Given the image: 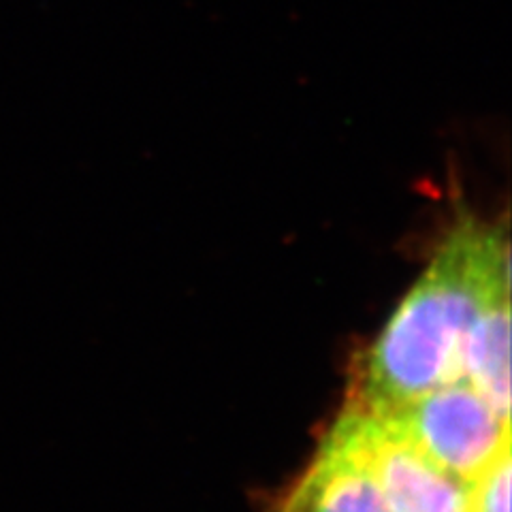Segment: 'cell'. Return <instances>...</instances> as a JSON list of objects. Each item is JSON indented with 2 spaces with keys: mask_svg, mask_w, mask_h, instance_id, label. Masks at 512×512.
I'll return each mask as SVG.
<instances>
[{
  "mask_svg": "<svg viewBox=\"0 0 512 512\" xmlns=\"http://www.w3.org/2000/svg\"><path fill=\"white\" fill-rule=\"evenodd\" d=\"M510 297L508 224L455 203V218L387 327L357 361L348 408L387 416L463 380V344L489 303Z\"/></svg>",
  "mask_w": 512,
  "mask_h": 512,
  "instance_id": "cell-1",
  "label": "cell"
},
{
  "mask_svg": "<svg viewBox=\"0 0 512 512\" xmlns=\"http://www.w3.org/2000/svg\"><path fill=\"white\" fill-rule=\"evenodd\" d=\"M461 483L474 487L510 453V423L470 382L455 380L382 416Z\"/></svg>",
  "mask_w": 512,
  "mask_h": 512,
  "instance_id": "cell-2",
  "label": "cell"
},
{
  "mask_svg": "<svg viewBox=\"0 0 512 512\" xmlns=\"http://www.w3.org/2000/svg\"><path fill=\"white\" fill-rule=\"evenodd\" d=\"M331 429L363 459L389 512H474V487L438 468L382 416L344 406Z\"/></svg>",
  "mask_w": 512,
  "mask_h": 512,
  "instance_id": "cell-3",
  "label": "cell"
},
{
  "mask_svg": "<svg viewBox=\"0 0 512 512\" xmlns=\"http://www.w3.org/2000/svg\"><path fill=\"white\" fill-rule=\"evenodd\" d=\"M278 512H389L363 459L335 429Z\"/></svg>",
  "mask_w": 512,
  "mask_h": 512,
  "instance_id": "cell-4",
  "label": "cell"
},
{
  "mask_svg": "<svg viewBox=\"0 0 512 512\" xmlns=\"http://www.w3.org/2000/svg\"><path fill=\"white\" fill-rule=\"evenodd\" d=\"M463 380L483 395L495 412H510V297L478 314L463 344Z\"/></svg>",
  "mask_w": 512,
  "mask_h": 512,
  "instance_id": "cell-5",
  "label": "cell"
},
{
  "mask_svg": "<svg viewBox=\"0 0 512 512\" xmlns=\"http://www.w3.org/2000/svg\"><path fill=\"white\" fill-rule=\"evenodd\" d=\"M474 512H510V453L474 485Z\"/></svg>",
  "mask_w": 512,
  "mask_h": 512,
  "instance_id": "cell-6",
  "label": "cell"
}]
</instances>
